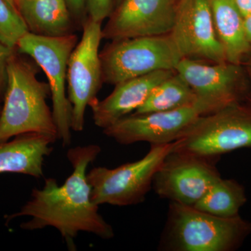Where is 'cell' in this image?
Segmentation results:
<instances>
[{
    "label": "cell",
    "mask_w": 251,
    "mask_h": 251,
    "mask_svg": "<svg viewBox=\"0 0 251 251\" xmlns=\"http://www.w3.org/2000/svg\"><path fill=\"white\" fill-rule=\"evenodd\" d=\"M101 149L90 145L70 149L67 156L73 173L62 186L57 180L48 178L42 188H34L31 198L21 210L6 216V225L13 219L29 216L21 225L25 230L47 227L57 229L71 251H75L74 239L80 232L95 234L104 239L113 238V228L99 213V205L91 198L92 188L87 178L89 165L97 158Z\"/></svg>",
    "instance_id": "6da1fadb"
},
{
    "label": "cell",
    "mask_w": 251,
    "mask_h": 251,
    "mask_svg": "<svg viewBox=\"0 0 251 251\" xmlns=\"http://www.w3.org/2000/svg\"><path fill=\"white\" fill-rule=\"evenodd\" d=\"M36 69L17 50L9 59L0 115V142L29 133L58 140L53 113L47 103L50 89L49 83L38 80Z\"/></svg>",
    "instance_id": "7a4b0ae2"
},
{
    "label": "cell",
    "mask_w": 251,
    "mask_h": 251,
    "mask_svg": "<svg viewBox=\"0 0 251 251\" xmlns=\"http://www.w3.org/2000/svg\"><path fill=\"white\" fill-rule=\"evenodd\" d=\"M251 234L240 216L220 217L192 206L171 202L161 247L173 251H232Z\"/></svg>",
    "instance_id": "3957f363"
},
{
    "label": "cell",
    "mask_w": 251,
    "mask_h": 251,
    "mask_svg": "<svg viewBox=\"0 0 251 251\" xmlns=\"http://www.w3.org/2000/svg\"><path fill=\"white\" fill-rule=\"evenodd\" d=\"M251 148V102H238L198 117L172 151L219 158L238 149Z\"/></svg>",
    "instance_id": "277c9868"
},
{
    "label": "cell",
    "mask_w": 251,
    "mask_h": 251,
    "mask_svg": "<svg viewBox=\"0 0 251 251\" xmlns=\"http://www.w3.org/2000/svg\"><path fill=\"white\" fill-rule=\"evenodd\" d=\"M99 56L103 82L114 85L156 71L175 70L183 59L171 34L112 41Z\"/></svg>",
    "instance_id": "5b68a950"
},
{
    "label": "cell",
    "mask_w": 251,
    "mask_h": 251,
    "mask_svg": "<svg viewBox=\"0 0 251 251\" xmlns=\"http://www.w3.org/2000/svg\"><path fill=\"white\" fill-rule=\"evenodd\" d=\"M173 143L151 145L146 156L114 169L96 167L87 174L91 198L97 205L124 206L140 204L152 186L155 174L173 150Z\"/></svg>",
    "instance_id": "8992f818"
},
{
    "label": "cell",
    "mask_w": 251,
    "mask_h": 251,
    "mask_svg": "<svg viewBox=\"0 0 251 251\" xmlns=\"http://www.w3.org/2000/svg\"><path fill=\"white\" fill-rule=\"evenodd\" d=\"M78 38L74 34L46 37L27 31L16 45L19 53L34 59L45 72L50 89L52 113L58 133V140L64 146L72 143V108L67 97L68 62Z\"/></svg>",
    "instance_id": "52a82bcc"
},
{
    "label": "cell",
    "mask_w": 251,
    "mask_h": 251,
    "mask_svg": "<svg viewBox=\"0 0 251 251\" xmlns=\"http://www.w3.org/2000/svg\"><path fill=\"white\" fill-rule=\"evenodd\" d=\"M175 70L196 94L206 114L249 100V77L245 66L229 62L209 63L183 58Z\"/></svg>",
    "instance_id": "ba28073f"
},
{
    "label": "cell",
    "mask_w": 251,
    "mask_h": 251,
    "mask_svg": "<svg viewBox=\"0 0 251 251\" xmlns=\"http://www.w3.org/2000/svg\"><path fill=\"white\" fill-rule=\"evenodd\" d=\"M81 40L73 50L67 69L68 99L72 108L71 128L81 132L85 128L86 108L97 99L102 83L99 46L103 39L101 23L87 18L82 24Z\"/></svg>",
    "instance_id": "9c48e42d"
},
{
    "label": "cell",
    "mask_w": 251,
    "mask_h": 251,
    "mask_svg": "<svg viewBox=\"0 0 251 251\" xmlns=\"http://www.w3.org/2000/svg\"><path fill=\"white\" fill-rule=\"evenodd\" d=\"M217 159L172 151L155 174L153 189L162 198L193 206L221 177Z\"/></svg>",
    "instance_id": "30bf717a"
},
{
    "label": "cell",
    "mask_w": 251,
    "mask_h": 251,
    "mask_svg": "<svg viewBox=\"0 0 251 251\" xmlns=\"http://www.w3.org/2000/svg\"><path fill=\"white\" fill-rule=\"evenodd\" d=\"M183 58L199 62H227L218 39L209 0H179L170 33Z\"/></svg>",
    "instance_id": "8fae6325"
},
{
    "label": "cell",
    "mask_w": 251,
    "mask_h": 251,
    "mask_svg": "<svg viewBox=\"0 0 251 251\" xmlns=\"http://www.w3.org/2000/svg\"><path fill=\"white\" fill-rule=\"evenodd\" d=\"M203 115L205 113L200 106L133 113L103 129V133L121 145L138 142L166 145L181 138L193 122Z\"/></svg>",
    "instance_id": "7c38bea8"
},
{
    "label": "cell",
    "mask_w": 251,
    "mask_h": 251,
    "mask_svg": "<svg viewBox=\"0 0 251 251\" xmlns=\"http://www.w3.org/2000/svg\"><path fill=\"white\" fill-rule=\"evenodd\" d=\"M179 0H122L112 11L103 39L115 41L170 34Z\"/></svg>",
    "instance_id": "4fadbf2b"
},
{
    "label": "cell",
    "mask_w": 251,
    "mask_h": 251,
    "mask_svg": "<svg viewBox=\"0 0 251 251\" xmlns=\"http://www.w3.org/2000/svg\"><path fill=\"white\" fill-rule=\"evenodd\" d=\"M175 72V69L156 71L117 84L106 98L95 99L89 105L94 123L103 130L130 115L143 105L157 86Z\"/></svg>",
    "instance_id": "5bb4252c"
},
{
    "label": "cell",
    "mask_w": 251,
    "mask_h": 251,
    "mask_svg": "<svg viewBox=\"0 0 251 251\" xmlns=\"http://www.w3.org/2000/svg\"><path fill=\"white\" fill-rule=\"evenodd\" d=\"M56 140L49 135L29 133L0 142V174L18 173L42 177L44 161L52 153V144Z\"/></svg>",
    "instance_id": "9a60e30c"
},
{
    "label": "cell",
    "mask_w": 251,
    "mask_h": 251,
    "mask_svg": "<svg viewBox=\"0 0 251 251\" xmlns=\"http://www.w3.org/2000/svg\"><path fill=\"white\" fill-rule=\"evenodd\" d=\"M218 39L227 62L245 65L251 57V46L246 37L244 16L233 0H209Z\"/></svg>",
    "instance_id": "2e32d148"
},
{
    "label": "cell",
    "mask_w": 251,
    "mask_h": 251,
    "mask_svg": "<svg viewBox=\"0 0 251 251\" xmlns=\"http://www.w3.org/2000/svg\"><path fill=\"white\" fill-rule=\"evenodd\" d=\"M18 11L32 34L46 37L73 34L74 22L67 0H20Z\"/></svg>",
    "instance_id": "e0dca14e"
},
{
    "label": "cell",
    "mask_w": 251,
    "mask_h": 251,
    "mask_svg": "<svg viewBox=\"0 0 251 251\" xmlns=\"http://www.w3.org/2000/svg\"><path fill=\"white\" fill-rule=\"evenodd\" d=\"M191 106H200L202 108L187 82L179 73L175 72L173 75L157 86L143 105L133 112V114L168 111Z\"/></svg>",
    "instance_id": "ac0fdd59"
},
{
    "label": "cell",
    "mask_w": 251,
    "mask_h": 251,
    "mask_svg": "<svg viewBox=\"0 0 251 251\" xmlns=\"http://www.w3.org/2000/svg\"><path fill=\"white\" fill-rule=\"evenodd\" d=\"M247 201L244 186L235 180L221 177L193 206L212 215L230 218L239 215Z\"/></svg>",
    "instance_id": "d6986e66"
},
{
    "label": "cell",
    "mask_w": 251,
    "mask_h": 251,
    "mask_svg": "<svg viewBox=\"0 0 251 251\" xmlns=\"http://www.w3.org/2000/svg\"><path fill=\"white\" fill-rule=\"evenodd\" d=\"M28 31L19 11L6 0H0V42L16 49L18 40Z\"/></svg>",
    "instance_id": "ffe728a7"
},
{
    "label": "cell",
    "mask_w": 251,
    "mask_h": 251,
    "mask_svg": "<svg viewBox=\"0 0 251 251\" xmlns=\"http://www.w3.org/2000/svg\"><path fill=\"white\" fill-rule=\"evenodd\" d=\"M113 0H85L88 17L95 22L102 23L113 11Z\"/></svg>",
    "instance_id": "44dd1931"
},
{
    "label": "cell",
    "mask_w": 251,
    "mask_h": 251,
    "mask_svg": "<svg viewBox=\"0 0 251 251\" xmlns=\"http://www.w3.org/2000/svg\"><path fill=\"white\" fill-rule=\"evenodd\" d=\"M16 49H11L0 42V105L4 100L7 85V67L9 61Z\"/></svg>",
    "instance_id": "7402d4cb"
},
{
    "label": "cell",
    "mask_w": 251,
    "mask_h": 251,
    "mask_svg": "<svg viewBox=\"0 0 251 251\" xmlns=\"http://www.w3.org/2000/svg\"><path fill=\"white\" fill-rule=\"evenodd\" d=\"M67 2L73 16L80 17L85 6V0H67Z\"/></svg>",
    "instance_id": "603a6c76"
},
{
    "label": "cell",
    "mask_w": 251,
    "mask_h": 251,
    "mask_svg": "<svg viewBox=\"0 0 251 251\" xmlns=\"http://www.w3.org/2000/svg\"><path fill=\"white\" fill-rule=\"evenodd\" d=\"M233 1L244 17L251 14V0H233Z\"/></svg>",
    "instance_id": "cb8c5ba5"
},
{
    "label": "cell",
    "mask_w": 251,
    "mask_h": 251,
    "mask_svg": "<svg viewBox=\"0 0 251 251\" xmlns=\"http://www.w3.org/2000/svg\"><path fill=\"white\" fill-rule=\"evenodd\" d=\"M244 27L246 37L251 46V14L244 17Z\"/></svg>",
    "instance_id": "d4e9b609"
},
{
    "label": "cell",
    "mask_w": 251,
    "mask_h": 251,
    "mask_svg": "<svg viewBox=\"0 0 251 251\" xmlns=\"http://www.w3.org/2000/svg\"><path fill=\"white\" fill-rule=\"evenodd\" d=\"M244 66H245L246 69H247L248 77H249V85H250L249 100L251 102V59L246 63V64Z\"/></svg>",
    "instance_id": "484cf974"
},
{
    "label": "cell",
    "mask_w": 251,
    "mask_h": 251,
    "mask_svg": "<svg viewBox=\"0 0 251 251\" xmlns=\"http://www.w3.org/2000/svg\"><path fill=\"white\" fill-rule=\"evenodd\" d=\"M10 4L12 5L14 7L18 9V4H19V0H6Z\"/></svg>",
    "instance_id": "4316f807"
},
{
    "label": "cell",
    "mask_w": 251,
    "mask_h": 251,
    "mask_svg": "<svg viewBox=\"0 0 251 251\" xmlns=\"http://www.w3.org/2000/svg\"><path fill=\"white\" fill-rule=\"evenodd\" d=\"M122 1V0H113V2H115V4H116L117 6V5H119L121 3Z\"/></svg>",
    "instance_id": "83f0119b"
},
{
    "label": "cell",
    "mask_w": 251,
    "mask_h": 251,
    "mask_svg": "<svg viewBox=\"0 0 251 251\" xmlns=\"http://www.w3.org/2000/svg\"><path fill=\"white\" fill-rule=\"evenodd\" d=\"M1 105H0V115H1Z\"/></svg>",
    "instance_id": "f1b7e54d"
},
{
    "label": "cell",
    "mask_w": 251,
    "mask_h": 251,
    "mask_svg": "<svg viewBox=\"0 0 251 251\" xmlns=\"http://www.w3.org/2000/svg\"><path fill=\"white\" fill-rule=\"evenodd\" d=\"M19 1H20V0H19Z\"/></svg>",
    "instance_id": "f546056e"
}]
</instances>
